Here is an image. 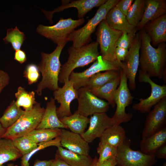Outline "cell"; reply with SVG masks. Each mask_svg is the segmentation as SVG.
<instances>
[{"label": "cell", "mask_w": 166, "mask_h": 166, "mask_svg": "<svg viewBox=\"0 0 166 166\" xmlns=\"http://www.w3.org/2000/svg\"><path fill=\"white\" fill-rule=\"evenodd\" d=\"M140 34L141 43L139 65L140 70L150 77L163 78L166 81V44L160 43L156 48H154L151 45L150 37L144 30H142Z\"/></svg>", "instance_id": "obj_1"}, {"label": "cell", "mask_w": 166, "mask_h": 166, "mask_svg": "<svg viewBox=\"0 0 166 166\" xmlns=\"http://www.w3.org/2000/svg\"><path fill=\"white\" fill-rule=\"evenodd\" d=\"M65 44L57 45L50 53H41V60L38 67L42 73V78L35 91L38 95L41 96L42 90L46 88L54 91L59 88L58 76L61 67L60 57Z\"/></svg>", "instance_id": "obj_2"}, {"label": "cell", "mask_w": 166, "mask_h": 166, "mask_svg": "<svg viewBox=\"0 0 166 166\" xmlns=\"http://www.w3.org/2000/svg\"><path fill=\"white\" fill-rule=\"evenodd\" d=\"M98 45L96 41L78 48L72 46L70 47L68 50V60L61 65L58 81L64 83L65 81L69 80V75L74 69L86 66L97 60L100 55L98 50Z\"/></svg>", "instance_id": "obj_3"}, {"label": "cell", "mask_w": 166, "mask_h": 166, "mask_svg": "<svg viewBox=\"0 0 166 166\" xmlns=\"http://www.w3.org/2000/svg\"><path fill=\"white\" fill-rule=\"evenodd\" d=\"M119 0H107L99 7L93 17L81 28L75 30L70 35L68 41L73 42L72 46L78 48L91 40V36L99 24L105 19L109 11L115 6Z\"/></svg>", "instance_id": "obj_4"}, {"label": "cell", "mask_w": 166, "mask_h": 166, "mask_svg": "<svg viewBox=\"0 0 166 166\" xmlns=\"http://www.w3.org/2000/svg\"><path fill=\"white\" fill-rule=\"evenodd\" d=\"M45 109L37 102L32 109L24 113L12 126L7 129L2 138L11 140L25 136L35 129L43 117Z\"/></svg>", "instance_id": "obj_5"}, {"label": "cell", "mask_w": 166, "mask_h": 166, "mask_svg": "<svg viewBox=\"0 0 166 166\" xmlns=\"http://www.w3.org/2000/svg\"><path fill=\"white\" fill-rule=\"evenodd\" d=\"M84 21L83 18L73 20L71 18L67 19L61 18L57 23L53 26L39 25L36 31L40 35L59 45L66 44L68 42V39L70 34Z\"/></svg>", "instance_id": "obj_6"}, {"label": "cell", "mask_w": 166, "mask_h": 166, "mask_svg": "<svg viewBox=\"0 0 166 166\" xmlns=\"http://www.w3.org/2000/svg\"><path fill=\"white\" fill-rule=\"evenodd\" d=\"M122 33V31L111 28L105 19L99 24L96 33V41L99 45L100 55L103 58L118 63L116 58L115 50L118 40Z\"/></svg>", "instance_id": "obj_7"}, {"label": "cell", "mask_w": 166, "mask_h": 166, "mask_svg": "<svg viewBox=\"0 0 166 166\" xmlns=\"http://www.w3.org/2000/svg\"><path fill=\"white\" fill-rule=\"evenodd\" d=\"M120 73V83L114 97L116 109L112 117L114 121V125H120L122 123L128 122L133 117L132 114L126 112L125 109L132 103L133 97L128 87L126 75L121 68Z\"/></svg>", "instance_id": "obj_8"}, {"label": "cell", "mask_w": 166, "mask_h": 166, "mask_svg": "<svg viewBox=\"0 0 166 166\" xmlns=\"http://www.w3.org/2000/svg\"><path fill=\"white\" fill-rule=\"evenodd\" d=\"M130 140L126 139L118 148L116 166H153L156 163L155 155H148L130 147Z\"/></svg>", "instance_id": "obj_9"}, {"label": "cell", "mask_w": 166, "mask_h": 166, "mask_svg": "<svg viewBox=\"0 0 166 166\" xmlns=\"http://www.w3.org/2000/svg\"><path fill=\"white\" fill-rule=\"evenodd\" d=\"M120 69L119 64L104 59L100 55L93 64L84 71L80 72L72 71L69 80L73 82L74 88L78 89L85 87L89 79L97 73L112 70L120 71Z\"/></svg>", "instance_id": "obj_10"}, {"label": "cell", "mask_w": 166, "mask_h": 166, "mask_svg": "<svg viewBox=\"0 0 166 166\" xmlns=\"http://www.w3.org/2000/svg\"><path fill=\"white\" fill-rule=\"evenodd\" d=\"M78 105L76 111L86 117L98 113H106L109 109V104L100 99L85 87L78 89Z\"/></svg>", "instance_id": "obj_11"}, {"label": "cell", "mask_w": 166, "mask_h": 166, "mask_svg": "<svg viewBox=\"0 0 166 166\" xmlns=\"http://www.w3.org/2000/svg\"><path fill=\"white\" fill-rule=\"evenodd\" d=\"M140 82L148 83L151 87L149 96L145 99L141 98L139 103L132 106V108L141 113H148L152 106L161 99L166 97V85H158L153 82L145 73L140 70L139 73Z\"/></svg>", "instance_id": "obj_12"}, {"label": "cell", "mask_w": 166, "mask_h": 166, "mask_svg": "<svg viewBox=\"0 0 166 166\" xmlns=\"http://www.w3.org/2000/svg\"><path fill=\"white\" fill-rule=\"evenodd\" d=\"M141 43L140 33H137L128 53L121 68L123 70L128 80V86L132 90L136 88V77L139 65L140 51Z\"/></svg>", "instance_id": "obj_13"}, {"label": "cell", "mask_w": 166, "mask_h": 166, "mask_svg": "<svg viewBox=\"0 0 166 166\" xmlns=\"http://www.w3.org/2000/svg\"><path fill=\"white\" fill-rule=\"evenodd\" d=\"M166 97L154 106L147 115L142 133V138L148 137L166 127Z\"/></svg>", "instance_id": "obj_14"}, {"label": "cell", "mask_w": 166, "mask_h": 166, "mask_svg": "<svg viewBox=\"0 0 166 166\" xmlns=\"http://www.w3.org/2000/svg\"><path fill=\"white\" fill-rule=\"evenodd\" d=\"M62 87L53 91L54 99L60 104V106L57 108V113L59 119L72 114L70 109L72 101L77 99L78 89H75L72 82L68 80L65 82Z\"/></svg>", "instance_id": "obj_15"}, {"label": "cell", "mask_w": 166, "mask_h": 166, "mask_svg": "<svg viewBox=\"0 0 166 166\" xmlns=\"http://www.w3.org/2000/svg\"><path fill=\"white\" fill-rule=\"evenodd\" d=\"M89 119L88 129L81 135L88 143L96 138H100L106 129L115 124L113 118L109 117L105 113L94 114Z\"/></svg>", "instance_id": "obj_16"}, {"label": "cell", "mask_w": 166, "mask_h": 166, "mask_svg": "<svg viewBox=\"0 0 166 166\" xmlns=\"http://www.w3.org/2000/svg\"><path fill=\"white\" fill-rule=\"evenodd\" d=\"M61 6L51 11L42 10L47 18L51 22L53 14L70 8H76L77 10L78 19L83 18L85 15L95 7H99L105 3L106 0H62Z\"/></svg>", "instance_id": "obj_17"}, {"label": "cell", "mask_w": 166, "mask_h": 166, "mask_svg": "<svg viewBox=\"0 0 166 166\" xmlns=\"http://www.w3.org/2000/svg\"><path fill=\"white\" fill-rule=\"evenodd\" d=\"M60 136L62 147L79 154L89 155V143L80 135L65 128H61Z\"/></svg>", "instance_id": "obj_18"}, {"label": "cell", "mask_w": 166, "mask_h": 166, "mask_svg": "<svg viewBox=\"0 0 166 166\" xmlns=\"http://www.w3.org/2000/svg\"><path fill=\"white\" fill-rule=\"evenodd\" d=\"M166 1L146 0L142 17L136 28L143 29L149 22L166 14Z\"/></svg>", "instance_id": "obj_19"}, {"label": "cell", "mask_w": 166, "mask_h": 166, "mask_svg": "<svg viewBox=\"0 0 166 166\" xmlns=\"http://www.w3.org/2000/svg\"><path fill=\"white\" fill-rule=\"evenodd\" d=\"M144 30L154 45L166 41V14L148 22Z\"/></svg>", "instance_id": "obj_20"}, {"label": "cell", "mask_w": 166, "mask_h": 166, "mask_svg": "<svg viewBox=\"0 0 166 166\" xmlns=\"http://www.w3.org/2000/svg\"><path fill=\"white\" fill-rule=\"evenodd\" d=\"M55 100L51 98L48 102L42 120L36 129L42 128L68 129L60 120L57 113Z\"/></svg>", "instance_id": "obj_21"}, {"label": "cell", "mask_w": 166, "mask_h": 166, "mask_svg": "<svg viewBox=\"0 0 166 166\" xmlns=\"http://www.w3.org/2000/svg\"><path fill=\"white\" fill-rule=\"evenodd\" d=\"M105 19L108 26L115 30L130 33L137 29L129 23L126 16L116 5L109 11Z\"/></svg>", "instance_id": "obj_22"}, {"label": "cell", "mask_w": 166, "mask_h": 166, "mask_svg": "<svg viewBox=\"0 0 166 166\" xmlns=\"http://www.w3.org/2000/svg\"><path fill=\"white\" fill-rule=\"evenodd\" d=\"M166 144L165 127L150 136L142 138L140 144V150L146 155H154L159 148Z\"/></svg>", "instance_id": "obj_23"}, {"label": "cell", "mask_w": 166, "mask_h": 166, "mask_svg": "<svg viewBox=\"0 0 166 166\" xmlns=\"http://www.w3.org/2000/svg\"><path fill=\"white\" fill-rule=\"evenodd\" d=\"M100 138V142L118 148L127 138L124 128L120 125H114L106 129Z\"/></svg>", "instance_id": "obj_24"}, {"label": "cell", "mask_w": 166, "mask_h": 166, "mask_svg": "<svg viewBox=\"0 0 166 166\" xmlns=\"http://www.w3.org/2000/svg\"><path fill=\"white\" fill-rule=\"evenodd\" d=\"M56 155L70 166H90L93 161L89 155L75 153L61 146L57 147Z\"/></svg>", "instance_id": "obj_25"}, {"label": "cell", "mask_w": 166, "mask_h": 166, "mask_svg": "<svg viewBox=\"0 0 166 166\" xmlns=\"http://www.w3.org/2000/svg\"><path fill=\"white\" fill-rule=\"evenodd\" d=\"M120 81V74L102 86L90 91L98 98L106 100L109 105L114 107L115 95Z\"/></svg>", "instance_id": "obj_26"}, {"label": "cell", "mask_w": 166, "mask_h": 166, "mask_svg": "<svg viewBox=\"0 0 166 166\" xmlns=\"http://www.w3.org/2000/svg\"><path fill=\"white\" fill-rule=\"evenodd\" d=\"M62 123L71 132L81 135L89 121V118L76 111L73 114L59 119Z\"/></svg>", "instance_id": "obj_27"}, {"label": "cell", "mask_w": 166, "mask_h": 166, "mask_svg": "<svg viewBox=\"0 0 166 166\" xmlns=\"http://www.w3.org/2000/svg\"><path fill=\"white\" fill-rule=\"evenodd\" d=\"M22 156L12 140L0 139V166L8 161H14Z\"/></svg>", "instance_id": "obj_28"}, {"label": "cell", "mask_w": 166, "mask_h": 166, "mask_svg": "<svg viewBox=\"0 0 166 166\" xmlns=\"http://www.w3.org/2000/svg\"><path fill=\"white\" fill-rule=\"evenodd\" d=\"M24 111L17 106L13 100L0 117V122L4 127L7 129L18 121Z\"/></svg>", "instance_id": "obj_29"}, {"label": "cell", "mask_w": 166, "mask_h": 166, "mask_svg": "<svg viewBox=\"0 0 166 166\" xmlns=\"http://www.w3.org/2000/svg\"><path fill=\"white\" fill-rule=\"evenodd\" d=\"M120 74V71L114 70L99 72L89 79L84 87L90 91L102 86Z\"/></svg>", "instance_id": "obj_30"}, {"label": "cell", "mask_w": 166, "mask_h": 166, "mask_svg": "<svg viewBox=\"0 0 166 166\" xmlns=\"http://www.w3.org/2000/svg\"><path fill=\"white\" fill-rule=\"evenodd\" d=\"M61 129H35L25 136L37 144L49 141L60 136Z\"/></svg>", "instance_id": "obj_31"}, {"label": "cell", "mask_w": 166, "mask_h": 166, "mask_svg": "<svg viewBox=\"0 0 166 166\" xmlns=\"http://www.w3.org/2000/svg\"><path fill=\"white\" fill-rule=\"evenodd\" d=\"M15 96L16 99L15 101L17 105L23 107L26 111L32 109L37 102L35 101V92L33 91H27L21 86L18 88Z\"/></svg>", "instance_id": "obj_32"}, {"label": "cell", "mask_w": 166, "mask_h": 166, "mask_svg": "<svg viewBox=\"0 0 166 166\" xmlns=\"http://www.w3.org/2000/svg\"><path fill=\"white\" fill-rule=\"evenodd\" d=\"M145 3V0H135L126 16L129 23L136 28L142 17Z\"/></svg>", "instance_id": "obj_33"}, {"label": "cell", "mask_w": 166, "mask_h": 166, "mask_svg": "<svg viewBox=\"0 0 166 166\" xmlns=\"http://www.w3.org/2000/svg\"><path fill=\"white\" fill-rule=\"evenodd\" d=\"M25 39L24 33L16 26L14 28L7 29L6 36L3 40L6 44L10 43L15 51L20 49Z\"/></svg>", "instance_id": "obj_34"}, {"label": "cell", "mask_w": 166, "mask_h": 166, "mask_svg": "<svg viewBox=\"0 0 166 166\" xmlns=\"http://www.w3.org/2000/svg\"><path fill=\"white\" fill-rule=\"evenodd\" d=\"M61 138L59 136L51 140L38 144L37 147L29 153L23 155L21 158V166H29V160L31 157L37 152L51 146L57 147L61 146Z\"/></svg>", "instance_id": "obj_35"}, {"label": "cell", "mask_w": 166, "mask_h": 166, "mask_svg": "<svg viewBox=\"0 0 166 166\" xmlns=\"http://www.w3.org/2000/svg\"><path fill=\"white\" fill-rule=\"evenodd\" d=\"M97 152L99 155L97 163L100 164L111 158L116 157L118 148L107 144L100 142Z\"/></svg>", "instance_id": "obj_36"}, {"label": "cell", "mask_w": 166, "mask_h": 166, "mask_svg": "<svg viewBox=\"0 0 166 166\" xmlns=\"http://www.w3.org/2000/svg\"><path fill=\"white\" fill-rule=\"evenodd\" d=\"M16 148L22 156L28 154L37 147L38 144L26 136L12 140Z\"/></svg>", "instance_id": "obj_37"}, {"label": "cell", "mask_w": 166, "mask_h": 166, "mask_svg": "<svg viewBox=\"0 0 166 166\" xmlns=\"http://www.w3.org/2000/svg\"><path fill=\"white\" fill-rule=\"evenodd\" d=\"M23 76L27 80L29 85L36 83L40 76L38 66L33 64L27 65L24 71Z\"/></svg>", "instance_id": "obj_38"}, {"label": "cell", "mask_w": 166, "mask_h": 166, "mask_svg": "<svg viewBox=\"0 0 166 166\" xmlns=\"http://www.w3.org/2000/svg\"><path fill=\"white\" fill-rule=\"evenodd\" d=\"M137 30L127 33L122 32V33L118 40L117 46L129 49L131 46L136 35Z\"/></svg>", "instance_id": "obj_39"}, {"label": "cell", "mask_w": 166, "mask_h": 166, "mask_svg": "<svg viewBox=\"0 0 166 166\" xmlns=\"http://www.w3.org/2000/svg\"><path fill=\"white\" fill-rule=\"evenodd\" d=\"M133 1V0H119L116 6L124 15L126 16Z\"/></svg>", "instance_id": "obj_40"}, {"label": "cell", "mask_w": 166, "mask_h": 166, "mask_svg": "<svg viewBox=\"0 0 166 166\" xmlns=\"http://www.w3.org/2000/svg\"><path fill=\"white\" fill-rule=\"evenodd\" d=\"M128 51L127 49L117 47L115 50V57L117 61L121 65L124 61Z\"/></svg>", "instance_id": "obj_41"}, {"label": "cell", "mask_w": 166, "mask_h": 166, "mask_svg": "<svg viewBox=\"0 0 166 166\" xmlns=\"http://www.w3.org/2000/svg\"><path fill=\"white\" fill-rule=\"evenodd\" d=\"M10 77L6 72L0 70V93L9 83Z\"/></svg>", "instance_id": "obj_42"}, {"label": "cell", "mask_w": 166, "mask_h": 166, "mask_svg": "<svg viewBox=\"0 0 166 166\" xmlns=\"http://www.w3.org/2000/svg\"><path fill=\"white\" fill-rule=\"evenodd\" d=\"M98 158L95 156L90 166H116L117 160L116 157L111 158L104 162L102 164H98L97 163Z\"/></svg>", "instance_id": "obj_43"}, {"label": "cell", "mask_w": 166, "mask_h": 166, "mask_svg": "<svg viewBox=\"0 0 166 166\" xmlns=\"http://www.w3.org/2000/svg\"><path fill=\"white\" fill-rule=\"evenodd\" d=\"M14 59L21 64L24 63L27 60L25 52L20 49L15 51Z\"/></svg>", "instance_id": "obj_44"}, {"label": "cell", "mask_w": 166, "mask_h": 166, "mask_svg": "<svg viewBox=\"0 0 166 166\" xmlns=\"http://www.w3.org/2000/svg\"><path fill=\"white\" fill-rule=\"evenodd\" d=\"M156 157L158 159H166V144L159 148L155 152Z\"/></svg>", "instance_id": "obj_45"}, {"label": "cell", "mask_w": 166, "mask_h": 166, "mask_svg": "<svg viewBox=\"0 0 166 166\" xmlns=\"http://www.w3.org/2000/svg\"><path fill=\"white\" fill-rule=\"evenodd\" d=\"M50 166H70L56 155L54 159L52 160Z\"/></svg>", "instance_id": "obj_46"}, {"label": "cell", "mask_w": 166, "mask_h": 166, "mask_svg": "<svg viewBox=\"0 0 166 166\" xmlns=\"http://www.w3.org/2000/svg\"><path fill=\"white\" fill-rule=\"evenodd\" d=\"M52 160H37L33 166H50Z\"/></svg>", "instance_id": "obj_47"}, {"label": "cell", "mask_w": 166, "mask_h": 166, "mask_svg": "<svg viewBox=\"0 0 166 166\" xmlns=\"http://www.w3.org/2000/svg\"><path fill=\"white\" fill-rule=\"evenodd\" d=\"M6 130L7 129L3 127L0 122V139L2 138L6 132Z\"/></svg>", "instance_id": "obj_48"}, {"label": "cell", "mask_w": 166, "mask_h": 166, "mask_svg": "<svg viewBox=\"0 0 166 166\" xmlns=\"http://www.w3.org/2000/svg\"><path fill=\"white\" fill-rule=\"evenodd\" d=\"M1 166H4V165H2ZM7 166H18L17 164H14L13 163H10L7 164Z\"/></svg>", "instance_id": "obj_49"}, {"label": "cell", "mask_w": 166, "mask_h": 166, "mask_svg": "<svg viewBox=\"0 0 166 166\" xmlns=\"http://www.w3.org/2000/svg\"><path fill=\"white\" fill-rule=\"evenodd\" d=\"M162 166H166V162H165L164 163Z\"/></svg>", "instance_id": "obj_50"}]
</instances>
